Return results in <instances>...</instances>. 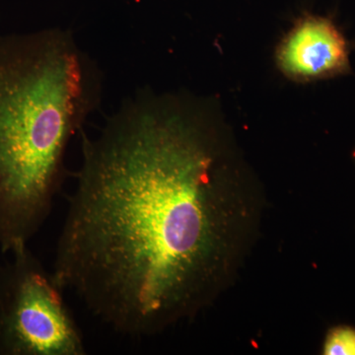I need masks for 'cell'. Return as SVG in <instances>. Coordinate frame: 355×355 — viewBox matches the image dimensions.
I'll return each instance as SVG.
<instances>
[{"instance_id":"cell-1","label":"cell","mask_w":355,"mask_h":355,"mask_svg":"<svg viewBox=\"0 0 355 355\" xmlns=\"http://www.w3.org/2000/svg\"><path fill=\"white\" fill-rule=\"evenodd\" d=\"M265 205L202 114L176 98L139 95L94 139L83 137L53 272L112 330L158 335L228 288Z\"/></svg>"},{"instance_id":"cell-3","label":"cell","mask_w":355,"mask_h":355,"mask_svg":"<svg viewBox=\"0 0 355 355\" xmlns=\"http://www.w3.org/2000/svg\"><path fill=\"white\" fill-rule=\"evenodd\" d=\"M0 266V355H85L64 288L29 245Z\"/></svg>"},{"instance_id":"cell-4","label":"cell","mask_w":355,"mask_h":355,"mask_svg":"<svg viewBox=\"0 0 355 355\" xmlns=\"http://www.w3.org/2000/svg\"><path fill=\"white\" fill-rule=\"evenodd\" d=\"M277 64L296 80L342 76L350 69L349 44L330 18L305 14L280 44Z\"/></svg>"},{"instance_id":"cell-6","label":"cell","mask_w":355,"mask_h":355,"mask_svg":"<svg viewBox=\"0 0 355 355\" xmlns=\"http://www.w3.org/2000/svg\"><path fill=\"white\" fill-rule=\"evenodd\" d=\"M354 157H355V151H354Z\"/></svg>"},{"instance_id":"cell-5","label":"cell","mask_w":355,"mask_h":355,"mask_svg":"<svg viewBox=\"0 0 355 355\" xmlns=\"http://www.w3.org/2000/svg\"><path fill=\"white\" fill-rule=\"evenodd\" d=\"M324 355H355V328L338 326L331 329L324 340Z\"/></svg>"},{"instance_id":"cell-2","label":"cell","mask_w":355,"mask_h":355,"mask_svg":"<svg viewBox=\"0 0 355 355\" xmlns=\"http://www.w3.org/2000/svg\"><path fill=\"white\" fill-rule=\"evenodd\" d=\"M102 76L62 29L0 36V250L29 245L50 216L72 137Z\"/></svg>"}]
</instances>
